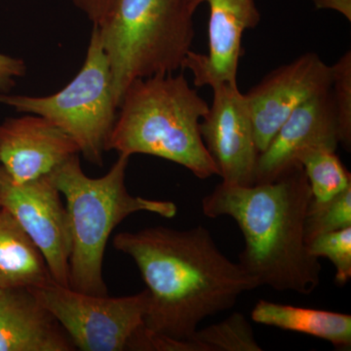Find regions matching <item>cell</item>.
Wrapping results in <instances>:
<instances>
[{
	"mask_svg": "<svg viewBox=\"0 0 351 351\" xmlns=\"http://www.w3.org/2000/svg\"><path fill=\"white\" fill-rule=\"evenodd\" d=\"M113 247L134 261L149 292L143 341L152 351H174L203 320L235 306L258 281L215 243L204 226H166L115 235Z\"/></svg>",
	"mask_w": 351,
	"mask_h": 351,
	"instance_id": "cell-1",
	"label": "cell"
},
{
	"mask_svg": "<svg viewBox=\"0 0 351 351\" xmlns=\"http://www.w3.org/2000/svg\"><path fill=\"white\" fill-rule=\"evenodd\" d=\"M311 186L301 164L274 181L250 186L221 182L202 200L208 218L230 217L241 230L239 263L261 286L311 295L320 284L319 258L309 253L304 221Z\"/></svg>",
	"mask_w": 351,
	"mask_h": 351,
	"instance_id": "cell-2",
	"label": "cell"
},
{
	"mask_svg": "<svg viewBox=\"0 0 351 351\" xmlns=\"http://www.w3.org/2000/svg\"><path fill=\"white\" fill-rule=\"evenodd\" d=\"M208 110L209 105L184 73L138 78L124 92L107 152L159 157L201 180L219 176L200 133Z\"/></svg>",
	"mask_w": 351,
	"mask_h": 351,
	"instance_id": "cell-3",
	"label": "cell"
},
{
	"mask_svg": "<svg viewBox=\"0 0 351 351\" xmlns=\"http://www.w3.org/2000/svg\"><path fill=\"white\" fill-rule=\"evenodd\" d=\"M129 160L130 156L119 154L107 174L94 179L85 174L75 154L47 175L66 199L71 237L69 285L77 292L108 295L103 269L106 248L124 219L138 212L167 219L177 214V205L171 201L129 193L125 184Z\"/></svg>",
	"mask_w": 351,
	"mask_h": 351,
	"instance_id": "cell-4",
	"label": "cell"
},
{
	"mask_svg": "<svg viewBox=\"0 0 351 351\" xmlns=\"http://www.w3.org/2000/svg\"><path fill=\"white\" fill-rule=\"evenodd\" d=\"M193 0H115L99 25L117 108L138 78L184 68L195 39Z\"/></svg>",
	"mask_w": 351,
	"mask_h": 351,
	"instance_id": "cell-5",
	"label": "cell"
},
{
	"mask_svg": "<svg viewBox=\"0 0 351 351\" xmlns=\"http://www.w3.org/2000/svg\"><path fill=\"white\" fill-rule=\"evenodd\" d=\"M0 104L48 120L75 141L87 161L101 167L119 108L98 27L93 25L82 68L66 87L44 97L0 94Z\"/></svg>",
	"mask_w": 351,
	"mask_h": 351,
	"instance_id": "cell-6",
	"label": "cell"
},
{
	"mask_svg": "<svg viewBox=\"0 0 351 351\" xmlns=\"http://www.w3.org/2000/svg\"><path fill=\"white\" fill-rule=\"evenodd\" d=\"M29 289L59 321L76 350H134L145 328L147 289L121 298L84 294L57 283Z\"/></svg>",
	"mask_w": 351,
	"mask_h": 351,
	"instance_id": "cell-7",
	"label": "cell"
},
{
	"mask_svg": "<svg viewBox=\"0 0 351 351\" xmlns=\"http://www.w3.org/2000/svg\"><path fill=\"white\" fill-rule=\"evenodd\" d=\"M0 206L8 210L43 254L51 276L69 287L71 230L66 205L48 176L15 182L0 166Z\"/></svg>",
	"mask_w": 351,
	"mask_h": 351,
	"instance_id": "cell-8",
	"label": "cell"
},
{
	"mask_svg": "<svg viewBox=\"0 0 351 351\" xmlns=\"http://www.w3.org/2000/svg\"><path fill=\"white\" fill-rule=\"evenodd\" d=\"M331 87V66L309 52L274 69L244 94L260 154L295 108Z\"/></svg>",
	"mask_w": 351,
	"mask_h": 351,
	"instance_id": "cell-9",
	"label": "cell"
},
{
	"mask_svg": "<svg viewBox=\"0 0 351 351\" xmlns=\"http://www.w3.org/2000/svg\"><path fill=\"white\" fill-rule=\"evenodd\" d=\"M213 101L200 121V133L223 182L232 186L256 184L260 152L244 94L239 84L211 87Z\"/></svg>",
	"mask_w": 351,
	"mask_h": 351,
	"instance_id": "cell-10",
	"label": "cell"
},
{
	"mask_svg": "<svg viewBox=\"0 0 351 351\" xmlns=\"http://www.w3.org/2000/svg\"><path fill=\"white\" fill-rule=\"evenodd\" d=\"M196 9L206 3L210 9L208 53L191 50L182 69L193 75L195 87H213L219 83H237L242 36L261 22L256 0H193Z\"/></svg>",
	"mask_w": 351,
	"mask_h": 351,
	"instance_id": "cell-11",
	"label": "cell"
},
{
	"mask_svg": "<svg viewBox=\"0 0 351 351\" xmlns=\"http://www.w3.org/2000/svg\"><path fill=\"white\" fill-rule=\"evenodd\" d=\"M78 154L68 134L38 115L27 113L0 123V166L15 182L49 175Z\"/></svg>",
	"mask_w": 351,
	"mask_h": 351,
	"instance_id": "cell-12",
	"label": "cell"
},
{
	"mask_svg": "<svg viewBox=\"0 0 351 351\" xmlns=\"http://www.w3.org/2000/svg\"><path fill=\"white\" fill-rule=\"evenodd\" d=\"M339 145L331 87L295 108L284 122L269 147L258 156L256 184L274 181L298 165L297 156L306 149L324 147L336 152Z\"/></svg>",
	"mask_w": 351,
	"mask_h": 351,
	"instance_id": "cell-13",
	"label": "cell"
},
{
	"mask_svg": "<svg viewBox=\"0 0 351 351\" xmlns=\"http://www.w3.org/2000/svg\"><path fill=\"white\" fill-rule=\"evenodd\" d=\"M75 345L55 316L29 288L0 294V351H73Z\"/></svg>",
	"mask_w": 351,
	"mask_h": 351,
	"instance_id": "cell-14",
	"label": "cell"
},
{
	"mask_svg": "<svg viewBox=\"0 0 351 351\" xmlns=\"http://www.w3.org/2000/svg\"><path fill=\"white\" fill-rule=\"evenodd\" d=\"M56 283L45 258L22 226L0 206V290Z\"/></svg>",
	"mask_w": 351,
	"mask_h": 351,
	"instance_id": "cell-15",
	"label": "cell"
},
{
	"mask_svg": "<svg viewBox=\"0 0 351 351\" xmlns=\"http://www.w3.org/2000/svg\"><path fill=\"white\" fill-rule=\"evenodd\" d=\"M254 322L324 339L337 350H350L351 316L261 300L251 313Z\"/></svg>",
	"mask_w": 351,
	"mask_h": 351,
	"instance_id": "cell-16",
	"label": "cell"
},
{
	"mask_svg": "<svg viewBox=\"0 0 351 351\" xmlns=\"http://www.w3.org/2000/svg\"><path fill=\"white\" fill-rule=\"evenodd\" d=\"M253 328L243 314L235 313L218 324L196 330L175 346L174 351H261Z\"/></svg>",
	"mask_w": 351,
	"mask_h": 351,
	"instance_id": "cell-17",
	"label": "cell"
},
{
	"mask_svg": "<svg viewBox=\"0 0 351 351\" xmlns=\"http://www.w3.org/2000/svg\"><path fill=\"white\" fill-rule=\"evenodd\" d=\"M295 161L306 173L314 200H330L351 186L350 173L336 152L313 147L302 152Z\"/></svg>",
	"mask_w": 351,
	"mask_h": 351,
	"instance_id": "cell-18",
	"label": "cell"
},
{
	"mask_svg": "<svg viewBox=\"0 0 351 351\" xmlns=\"http://www.w3.org/2000/svg\"><path fill=\"white\" fill-rule=\"evenodd\" d=\"M351 226V186L330 200L311 198L304 221V237L308 244L318 235Z\"/></svg>",
	"mask_w": 351,
	"mask_h": 351,
	"instance_id": "cell-19",
	"label": "cell"
},
{
	"mask_svg": "<svg viewBox=\"0 0 351 351\" xmlns=\"http://www.w3.org/2000/svg\"><path fill=\"white\" fill-rule=\"evenodd\" d=\"M332 68V92L336 108L339 145L351 147V51H346Z\"/></svg>",
	"mask_w": 351,
	"mask_h": 351,
	"instance_id": "cell-20",
	"label": "cell"
},
{
	"mask_svg": "<svg viewBox=\"0 0 351 351\" xmlns=\"http://www.w3.org/2000/svg\"><path fill=\"white\" fill-rule=\"evenodd\" d=\"M316 258H327L336 267V282L346 285L351 278V226L318 235L307 244Z\"/></svg>",
	"mask_w": 351,
	"mask_h": 351,
	"instance_id": "cell-21",
	"label": "cell"
},
{
	"mask_svg": "<svg viewBox=\"0 0 351 351\" xmlns=\"http://www.w3.org/2000/svg\"><path fill=\"white\" fill-rule=\"evenodd\" d=\"M27 71L24 60L0 53V94L10 93L16 80L27 75Z\"/></svg>",
	"mask_w": 351,
	"mask_h": 351,
	"instance_id": "cell-22",
	"label": "cell"
},
{
	"mask_svg": "<svg viewBox=\"0 0 351 351\" xmlns=\"http://www.w3.org/2000/svg\"><path fill=\"white\" fill-rule=\"evenodd\" d=\"M73 2L95 25L101 24L107 17L115 0H73Z\"/></svg>",
	"mask_w": 351,
	"mask_h": 351,
	"instance_id": "cell-23",
	"label": "cell"
},
{
	"mask_svg": "<svg viewBox=\"0 0 351 351\" xmlns=\"http://www.w3.org/2000/svg\"><path fill=\"white\" fill-rule=\"evenodd\" d=\"M313 3L318 10L336 11L351 22V0H313Z\"/></svg>",
	"mask_w": 351,
	"mask_h": 351,
	"instance_id": "cell-24",
	"label": "cell"
},
{
	"mask_svg": "<svg viewBox=\"0 0 351 351\" xmlns=\"http://www.w3.org/2000/svg\"><path fill=\"white\" fill-rule=\"evenodd\" d=\"M2 290H0V294H1Z\"/></svg>",
	"mask_w": 351,
	"mask_h": 351,
	"instance_id": "cell-25",
	"label": "cell"
}]
</instances>
